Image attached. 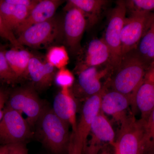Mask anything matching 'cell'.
I'll return each instance as SVG.
<instances>
[{"instance_id": "1", "label": "cell", "mask_w": 154, "mask_h": 154, "mask_svg": "<svg viewBox=\"0 0 154 154\" xmlns=\"http://www.w3.org/2000/svg\"><path fill=\"white\" fill-rule=\"evenodd\" d=\"M149 66L139 57L134 50L122 56L120 63L113 70V76L109 82L110 88L128 97L134 109H136V93Z\"/></svg>"}, {"instance_id": "2", "label": "cell", "mask_w": 154, "mask_h": 154, "mask_svg": "<svg viewBox=\"0 0 154 154\" xmlns=\"http://www.w3.org/2000/svg\"><path fill=\"white\" fill-rule=\"evenodd\" d=\"M38 133L43 146L51 154H69L70 125L47 107L37 123Z\"/></svg>"}, {"instance_id": "3", "label": "cell", "mask_w": 154, "mask_h": 154, "mask_svg": "<svg viewBox=\"0 0 154 154\" xmlns=\"http://www.w3.org/2000/svg\"><path fill=\"white\" fill-rule=\"evenodd\" d=\"M146 120L128 116L120 123L113 146L115 154H145L146 151Z\"/></svg>"}, {"instance_id": "4", "label": "cell", "mask_w": 154, "mask_h": 154, "mask_svg": "<svg viewBox=\"0 0 154 154\" xmlns=\"http://www.w3.org/2000/svg\"><path fill=\"white\" fill-rule=\"evenodd\" d=\"M105 87L98 94L88 97L83 105L76 128L71 137L69 154H85L94 119L101 110V98Z\"/></svg>"}, {"instance_id": "5", "label": "cell", "mask_w": 154, "mask_h": 154, "mask_svg": "<svg viewBox=\"0 0 154 154\" xmlns=\"http://www.w3.org/2000/svg\"><path fill=\"white\" fill-rule=\"evenodd\" d=\"M125 1H119L111 11L105 31V40L110 50L109 67L111 70L116 68L122 59L121 35L126 18Z\"/></svg>"}, {"instance_id": "6", "label": "cell", "mask_w": 154, "mask_h": 154, "mask_svg": "<svg viewBox=\"0 0 154 154\" xmlns=\"http://www.w3.org/2000/svg\"><path fill=\"white\" fill-rule=\"evenodd\" d=\"M154 19V13L151 12H133L126 17L121 35L122 57L136 49Z\"/></svg>"}, {"instance_id": "7", "label": "cell", "mask_w": 154, "mask_h": 154, "mask_svg": "<svg viewBox=\"0 0 154 154\" xmlns=\"http://www.w3.org/2000/svg\"><path fill=\"white\" fill-rule=\"evenodd\" d=\"M30 126L22 114L5 107L0 120V145L24 143L31 136Z\"/></svg>"}, {"instance_id": "8", "label": "cell", "mask_w": 154, "mask_h": 154, "mask_svg": "<svg viewBox=\"0 0 154 154\" xmlns=\"http://www.w3.org/2000/svg\"><path fill=\"white\" fill-rule=\"evenodd\" d=\"M6 107L24 113L27 116V121L30 126L37 123L46 106L33 89L22 88L16 89L10 96Z\"/></svg>"}, {"instance_id": "9", "label": "cell", "mask_w": 154, "mask_h": 154, "mask_svg": "<svg viewBox=\"0 0 154 154\" xmlns=\"http://www.w3.org/2000/svg\"><path fill=\"white\" fill-rule=\"evenodd\" d=\"M60 20L55 17L32 25L17 37L21 45L32 48H41L52 43L63 33Z\"/></svg>"}, {"instance_id": "10", "label": "cell", "mask_w": 154, "mask_h": 154, "mask_svg": "<svg viewBox=\"0 0 154 154\" xmlns=\"http://www.w3.org/2000/svg\"><path fill=\"white\" fill-rule=\"evenodd\" d=\"M90 135L91 138L87 143L85 154H99L105 147H113L115 132L110 122L101 110L93 120Z\"/></svg>"}, {"instance_id": "11", "label": "cell", "mask_w": 154, "mask_h": 154, "mask_svg": "<svg viewBox=\"0 0 154 154\" xmlns=\"http://www.w3.org/2000/svg\"><path fill=\"white\" fill-rule=\"evenodd\" d=\"M67 12L64 22L63 30L66 44L72 51H77L88 22L85 16L79 9L66 5Z\"/></svg>"}, {"instance_id": "12", "label": "cell", "mask_w": 154, "mask_h": 154, "mask_svg": "<svg viewBox=\"0 0 154 154\" xmlns=\"http://www.w3.org/2000/svg\"><path fill=\"white\" fill-rule=\"evenodd\" d=\"M131 105V99L127 96L105 87L101 98V111L105 115L112 116L116 121L122 122L128 116L127 110Z\"/></svg>"}, {"instance_id": "13", "label": "cell", "mask_w": 154, "mask_h": 154, "mask_svg": "<svg viewBox=\"0 0 154 154\" xmlns=\"http://www.w3.org/2000/svg\"><path fill=\"white\" fill-rule=\"evenodd\" d=\"M135 104L140 111L141 119L146 120L154 107V61L149 66L136 93Z\"/></svg>"}, {"instance_id": "14", "label": "cell", "mask_w": 154, "mask_h": 154, "mask_svg": "<svg viewBox=\"0 0 154 154\" xmlns=\"http://www.w3.org/2000/svg\"><path fill=\"white\" fill-rule=\"evenodd\" d=\"M62 3L63 1L59 0L39 1L15 32L19 36L32 25L51 19L54 17L56 11Z\"/></svg>"}, {"instance_id": "15", "label": "cell", "mask_w": 154, "mask_h": 154, "mask_svg": "<svg viewBox=\"0 0 154 154\" xmlns=\"http://www.w3.org/2000/svg\"><path fill=\"white\" fill-rule=\"evenodd\" d=\"M53 110L56 115L67 122L72 128H76L77 105L69 90H62L54 100Z\"/></svg>"}, {"instance_id": "16", "label": "cell", "mask_w": 154, "mask_h": 154, "mask_svg": "<svg viewBox=\"0 0 154 154\" xmlns=\"http://www.w3.org/2000/svg\"><path fill=\"white\" fill-rule=\"evenodd\" d=\"M109 67L102 71L98 70L97 67L83 68L78 77L80 89L88 97L99 93L103 88L101 79L108 73Z\"/></svg>"}, {"instance_id": "17", "label": "cell", "mask_w": 154, "mask_h": 154, "mask_svg": "<svg viewBox=\"0 0 154 154\" xmlns=\"http://www.w3.org/2000/svg\"><path fill=\"white\" fill-rule=\"evenodd\" d=\"M55 69L50 64L44 63L33 56L28 65V74L37 88L44 89L51 85L55 77Z\"/></svg>"}, {"instance_id": "18", "label": "cell", "mask_w": 154, "mask_h": 154, "mask_svg": "<svg viewBox=\"0 0 154 154\" xmlns=\"http://www.w3.org/2000/svg\"><path fill=\"white\" fill-rule=\"evenodd\" d=\"M31 10L25 6L0 0V15L10 30L15 32Z\"/></svg>"}, {"instance_id": "19", "label": "cell", "mask_w": 154, "mask_h": 154, "mask_svg": "<svg viewBox=\"0 0 154 154\" xmlns=\"http://www.w3.org/2000/svg\"><path fill=\"white\" fill-rule=\"evenodd\" d=\"M110 56V50L104 38L93 39L90 42L87 49L86 67H97L109 63Z\"/></svg>"}, {"instance_id": "20", "label": "cell", "mask_w": 154, "mask_h": 154, "mask_svg": "<svg viewBox=\"0 0 154 154\" xmlns=\"http://www.w3.org/2000/svg\"><path fill=\"white\" fill-rule=\"evenodd\" d=\"M107 2L105 0H70L66 5L79 9L85 16L88 26H93L99 20L102 9Z\"/></svg>"}, {"instance_id": "21", "label": "cell", "mask_w": 154, "mask_h": 154, "mask_svg": "<svg viewBox=\"0 0 154 154\" xmlns=\"http://www.w3.org/2000/svg\"><path fill=\"white\" fill-rule=\"evenodd\" d=\"M5 56L14 73L20 79L28 74L29 62L33 56L27 51L13 48L6 51Z\"/></svg>"}, {"instance_id": "22", "label": "cell", "mask_w": 154, "mask_h": 154, "mask_svg": "<svg viewBox=\"0 0 154 154\" xmlns=\"http://www.w3.org/2000/svg\"><path fill=\"white\" fill-rule=\"evenodd\" d=\"M140 57L148 65L154 61V19L135 49Z\"/></svg>"}, {"instance_id": "23", "label": "cell", "mask_w": 154, "mask_h": 154, "mask_svg": "<svg viewBox=\"0 0 154 154\" xmlns=\"http://www.w3.org/2000/svg\"><path fill=\"white\" fill-rule=\"evenodd\" d=\"M47 62L58 69L66 68L69 63V56L64 46H54L50 48L46 55Z\"/></svg>"}, {"instance_id": "24", "label": "cell", "mask_w": 154, "mask_h": 154, "mask_svg": "<svg viewBox=\"0 0 154 154\" xmlns=\"http://www.w3.org/2000/svg\"><path fill=\"white\" fill-rule=\"evenodd\" d=\"M5 52L0 49V80L7 84H15L19 79L10 66Z\"/></svg>"}, {"instance_id": "25", "label": "cell", "mask_w": 154, "mask_h": 154, "mask_svg": "<svg viewBox=\"0 0 154 154\" xmlns=\"http://www.w3.org/2000/svg\"><path fill=\"white\" fill-rule=\"evenodd\" d=\"M127 10L133 12H150L154 10V0H129L125 1Z\"/></svg>"}, {"instance_id": "26", "label": "cell", "mask_w": 154, "mask_h": 154, "mask_svg": "<svg viewBox=\"0 0 154 154\" xmlns=\"http://www.w3.org/2000/svg\"><path fill=\"white\" fill-rule=\"evenodd\" d=\"M55 80L62 90H69L74 82L75 78L71 72L64 68L59 69L56 74Z\"/></svg>"}, {"instance_id": "27", "label": "cell", "mask_w": 154, "mask_h": 154, "mask_svg": "<svg viewBox=\"0 0 154 154\" xmlns=\"http://www.w3.org/2000/svg\"><path fill=\"white\" fill-rule=\"evenodd\" d=\"M0 37L8 41L14 48L17 49H23V46L19 43L17 38L13 31L6 25L0 15Z\"/></svg>"}, {"instance_id": "28", "label": "cell", "mask_w": 154, "mask_h": 154, "mask_svg": "<svg viewBox=\"0 0 154 154\" xmlns=\"http://www.w3.org/2000/svg\"><path fill=\"white\" fill-rule=\"evenodd\" d=\"M145 131L146 152L154 147V107L146 120Z\"/></svg>"}, {"instance_id": "29", "label": "cell", "mask_w": 154, "mask_h": 154, "mask_svg": "<svg viewBox=\"0 0 154 154\" xmlns=\"http://www.w3.org/2000/svg\"><path fill=\"white\" fill-rule=\"evenodd\" d=\"M9 95L8 91L3 88H0V120L2 118L5 111V105H7Z\"/></svg>"}, {"instance_id": "30", "label": "cell", "mask_w": 154, "mask_h": 154, "mask_svg": "<svg viewBox=\"0 0 154 154\" xmlns=\"http://www.w3.org/2000/svg\"><path fill=\"white\" fill-rule=\"evenodd\" d=\"M9 154H28V151L24 143L13 144L10 145Z\"/></svg>"}, {"instance_id": "31", "label": "cell", "mask_w": 154, "mask_h": 154, "mask_svg": "<svg viewBox=\"0 0 154 154\" xmlns=\"http://www.w3.org/2000/svg\"><path fill=\"white\" fill-rule=\"evenodd\" d=\"M9 2L15 5H21L25 6L30 10L32 9L38 4L39 1L35 0H7Z\"/></svg>"}, {"instance_id": "32", "label": "cell", "mask_w": 154, "mask_h": 154, "mask_svg": "<svg viewBox=\"0 0 154 154\" xmlns=\"http://www.w3.org/2000/svg\"><path fill=\"white\" fill-rule=\"evenodd\" d=\"M10 145H0V154H9Z\"/></svg>"}, {"instance_id": "33", "label": "cell", "mask_w": 154, "mask_h": 154, "mask_svg": "<svg viewBox=\"0 0 154 154\" xmlns=\"http://www.w3.org/2000/svg\"><path fill=\"white\" fill-rule=\"evenodd\" d=\"M110 149L108 147V146H107L102 149L99 154H111Z\"/></svg>"}, {"instance_id": "34", "label": "cell", "mask_w": 154, "mask_h": 154, "mask_svg": "<svg viewBox=\"0 0 154 154\" xmlns=\"http://www.w3.org/2000/svg\"><path fill=\"white\" fill-rule=\"evenodd\" d=\"M145 154H154V147L147 151Z\"/></svg>"}, {"instance_id": "35", "label": "cell", "mask_w": 154, "mask_h": 154, "mask_svg": "<svg viewBox=\"0 0 154 154\" xmlns=\"http://www.w3.org/2000/svg\"></svg>"}]
</instances>
